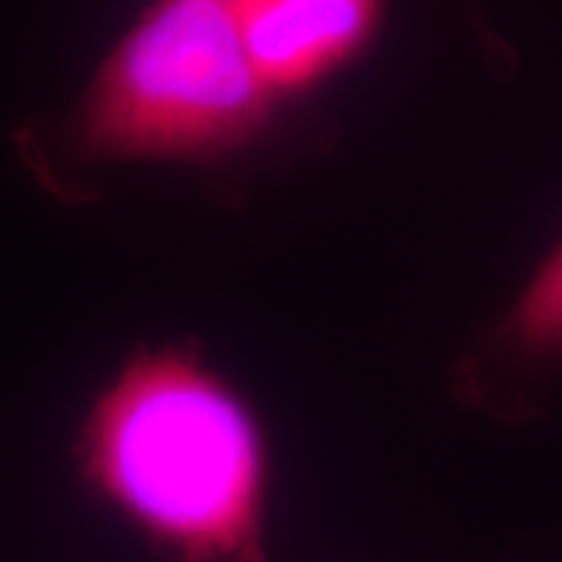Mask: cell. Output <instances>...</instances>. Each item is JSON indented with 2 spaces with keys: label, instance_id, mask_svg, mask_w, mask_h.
<instances>
[{
  "label": "cell",
  "instance_id": "obj_1",
  "mask_svg": "<svg viewBox=\"0 0 562 562\" xmlns=\"http://www.w3.org/2000/svg\"><path fill=\"white\" fill-rule=\"evenodd\" d=\"M85 484L166 562H269V457L247 403L194 350H140L91 403Z\"/></svg>",
  "mask_w": 562,
  "mask_h": 562
},
{
  "label": "cell",
  "instance_id": "obj_2",
  "mask_svg": "<svg viewBox=\"0 0 562 562\" xmlns=\"http://www.w3.org/2000/svg\"><path fill=\"white\" fill-rule=\"evenodd\" d=\"M272 106L232 3L162 0L101 63L66 144L88 162H210L257 138Z\"/></svg>",
  "mask_w": 562,
  "mask_h": 562
},
{
  "label": "cell",
  "instance_id": "obj_3",
  "mask_svg": "<svg viewBox=\"0 0 562 562\" xmlns=\"http://www.w3.org/2000/svg\"><path fill=\"white\" fill-rule=\"evenodd\" d=\"M562 372V238L528 276L465 357V401L501 419L541 413L547 384Z\"/></svg>",
  "mask_w": 562,
  "mask_h": 562
},
{
  "label": "cell",
  "instance_id": "obj_4",
  "mask_svg": "<svg viewBox=\"0 0 562 562\" xmlns=\"http://www.w3.org/2000/svg\"><path fill=\"white\" fill-rule=\"evenodd\" d=\"M244 47L272 94L306 91L372 38L379 0H235Z\"/></svg>",
  "mask_w": 562,
  "mask_h": 562
},
{
  "label": "cell",
  "instance_id": "obj_5",
  "mask_svg": "<svg viewBox=\"0 0 562 562\" xmlns=\"http://www.w3.org/2000/svg\"><path fill=\"white\" fill-rule=\"evenodd\" d=\"M462 7L469 10V20H472V29H475V35H479V41H482V47L494 57V60H501V57H506V47H503V41L491 32V25L484 22V16L479 13V7H475V0H460Z\"/></svg>",
  "mask_w": 562,
  "mask_h": 562
},
{
  "label": "cell",
  "instance_id": "obj_6",
  "mask_svg": "<svg viewBox=\"0 0 562 562\" xmlns=\"http://www.w3.org/2000/svg\"><path fill=\"white\" fill-rule=\"evenodd\" d=\"M225 3H235V0H225Z\"/></svg>",
  "mask_w": 562,
  "mask_h": 562
}]
</instances>
